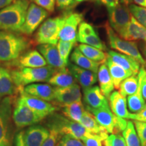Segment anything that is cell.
Listing matches in <instances>:
<instances>
[{
    "mask_svg": "<svg viewBox=\"0 0 146 146\" xmlns=\"http://www.w3.org/2000/svg\"><path fill=\"white\" fill-rule=\"evenodd\" d=\"M29 6L28 0H16L0 10V31H19L25 23Z\"/></svg>",
    "mask_w": 146,
    "mask_h": 146,
    "instance_id": "obj_1",
    "label": "cell"
},
{
    "mask_svg": "<svg viewBox=\"0 0 146 146\" xmlns=\"http://www.w3.org/2000/svg\"><path fill=\"white\" fill-rule=\"evenodd\" d=\"M29 47V42L23 36L14 32L0 31V61L18 59Z\"/></svg>",
    "mask_w": 146,
    "mask_h": 146,
    "instance_id": "obj_2",
    "label": "cell"
},
{
    "mask_svg": "<svg viewBox=\"0 0 146 146\" xmlns=\"http://www.w3.org/2000/svg\"><path fill=\"white\" fill-rule=\"evenodd\" d=\"M57 70L48 65L39 68H21L12 71L11 74L16 86L23 87L34 83L49 81Z\"/></svg>",
    "mask_w": 146,
    "mask_h": 146,
    "instance_id": "obj_3",
    "label": "cell"
},
{
    "mask_svg": "<svg viewBox=\"0 0 146 146\" xmlns=\"http://www.w3.org/2000/svg\"><path fill=\"white\" fill-rule=\"evenodd\" d=\"M52 114L47 123V127L56 129L62 135H68L80 140H83L87 137H100L89 132L79 123L73 121L60 114Z\"/></svg>",
    "mask_w": 146,
    "mask_h": 146,
    "instance_id": "obj_4",
    "label": "cell"
},
{
    "mask_svg": "<svg viewBox=\"0 0 146 146\" xmlns=\"http://www.w3.org/2000/svg\"><path fill=\"white\" fill-rule=\"evenodd\" d=\"M86 108L94 115L98 124L104 128L108 133L120 134L127 127L128 121L125 118L115 116L110 108L109 105L96 109Z\"/></svg>",
    "mask_w": 146,
    "mask_h": 146,
    "instance_id": "obj_5",
    "label": "cell"
},
{
    "mask_svg": "<svg viewBox=\"0 0 146 146\" xmlns=\"http://www.w3.org/2000/svg\"><path fill=\"white\" fill-rule=\"evenodd\" d=\"M106 31L108 36L110 46L113 50L119 52L121 54L131 56L138 61L141 65L144 66L145 61L141 52L139 50L135 42L125 40L119 36L118 34L111 28L108 23L105 25Z\"/></svg>",
    "mask_w": 146,
    "mask_h": 146,
    "instance_id": "obj_6",
    "label": "cell"
},
{
    "mask_svg": "<svg viewBox=\"0 0 146 146\" xmlns=\"http://www.w3.org/2000/svg\"><path fill=\"white\" fill-rule=\"evenodd\" d=\"M65 16L48 18L40 26L35 36L36 41L41 44L57 45L59 34L64 23Z\"/></svg>",
    "mask_w": 146,
    "mask_h": 146,
    "instance_id": "obj_7",
    "label": "cell"
},
{
    "mask_svg": "<svg viewBox=\"0 0 146 146\" xmlns=\"http://www.w3.org/2000/svg\"><path fill=\"white\" fill-rule=\"evenodd\" d=\"M107 10L109 25L120 37H123L132 17L129 7L119 3L116 7L107 8Z\"/></svg>",
    "mask_w": 146,
    "mask_h": 146,
    "instance_id": "obj_8",
    "label": "cell"
},
{
    "mask_svg": "<svg viewBox=\"0 0 146 146\" xmlns=\"http://www.w3.org/2000/svg\"><path fill=\"white\" fill-rule=\"evenodd\" d=\"M49 15L48 12L35 3L29 4L25 23L19 30L20 33L27 35L33 33Z\"/></svg>",
    "mask_w": 146,
    "mask_h": 146,
    "instance_id": "obj_9",
    "label": "cell"
},
{
    "mask_svg": "<svg viewBox=\"0 0 146 146\" xmlns=\"http://www.w3.org/2000/svg\"><path fill=\"white\" fill-rule=\"evenodd\" d=\"M12 117L15 125L19 128L34 125L42 120L25 103L21 97L16 102Z\"/></svg>",
    "mask_w": 146,
    "mask_h": 146,
    "instance_id": "obj_10",
    "label": "cell"
},
{
    "mask_svg": "<svg viewBox=\"0 0 146 146\" xmlns=\"http://www.w3.org/2000/svg\"><path fill=\"white\" fill-rule=\"evenodd\" d=\"M83 16L81 13L74 12L65 16V21L59 34L60 40L75 43L77 36V28L83 22Z\"/></svg>",
    "mask_w": 146,
    "mask_h": 146,
    "instance_id": "obj_11",
    "label": "cell"
},
{
    "mask_svg": "<svg viewBox=\"0 0 146 146\" xmlns=\"http://www.w3.org/2000/svg\"><path fill=\"white\" fill-rule=\"evenodd\" d=\"M21 98L25 103L41 119H43L49 115L54 114L55 111L57 110V107L49 103L48 102L29 96L25 94L23 91H22Z\"/></svg>",
    "mask_w": 146,
    "mask_h": 146,
    "instance_id": "obj_12",
    "label": "cell"
},
{
    "mask_svg": "<svg viewBox=\"0 0 146 146\" xmlns=\"http://www.w3.org/2000/svg\"><path fill=\"white\" fill-rule=\"evenodd\" d=\"M10 100L5 98L3 100V106L0 112V146H10Z\"/></svg>",
    "mask_w": 146,
    "mask_h": 146,
    "instance_id": "obj_13",
    "label": "cell"
},
{
    "mask_svg": "<svg viewBox=\"0 0 146 146\" xmlns=\"http://www.w3.org/2000/svg\"><path fill=\"white\" fill-rule=\"evenodd\" d=\"M81 87L77 83L67 87H55V100L60 106L81 101Z\"/></svg>",
    "mask_w": 146,
    "mask_h": 146,
    "instance_id": "obj_14",
    "label": "cell"
},
{
    "mask_svg": "<svg viewBox=\"0 0 146 146\" xmlns=\"http://www.w3.org/2000/svg\"><path fill=\"white\" fill-rule=\"evenodd\" d=\"M68 68L75 81L83 89L93 86L98 81V73L82 68L72 63H68Z\"/></svg>",
    "mask_w": 146,
    "mask_h": 146,
    "instance_id": "obj_15",
    "label": "cell"
},
{
    "mask_svg": "<svg viewBox=\"0 0 146 146\" xmlns=\"http://www.w3.org/2000/svg\"><path fill=\"white\" fill-rule=\"evenodd\" d=\"M50 134V131L41 125H32L24 132L23 139L26 146H42Z\"/></svg>",
    "mask_w": 146,
    "mask_h": 146,
    "instance_id": "obj_16",
    "label": "cell"
},
{
    "mask_svg": "<svg viewBox=\"0 0 146 146\" xmlns=\"http://www.w3.org/2000/svg\"><path fill=\"white\" fill-rule=\"evenodd\" d=\"M83 100L86 108H99L109 105L108 100L102 94L100 87L91 86L83 89Z\"/></svg>",
    "mask_w": 146,
    "mask_h": 146,
    "instance_id": "obj_17",
    "label": "cell"
},
{
    "mask_svg": "<svg viewBox=\"0 0 146 146\" xmlns=\"http://www.w3.org/2000/svg\"><path fill=\"white\" fill-rule=\"evenodd\" d=\"M38 50L45 58L49 66L58 70L64 69L67 67L60 57L56 45L41 44L38 46Z\"/></svg>",
    "mask_w": 146,
    "mask_h": 146,
    "instance_id": "obj_18",
    "label": "cell"
},
{
    "mask_svg": "<svg viewBox=\"0 0 146 146\" xmlns=\"http://www.w3.org/2000/svg\"><path fill=\"white\" fill-rule=\"evenodd\" d=\"M23 91L29 96L46 102H51L55 100V88L50 84H30L27 85Z\"/></svg>",
    "mask_w": 146,
    "mask_h": 146,
    "instance_id": "obj_19",
    "label": "cell"
},
{
    "mask_svg": "<svg viewBox=\"0 0 146 146\" xmlns=\"http://www.w3.org/2000/svg\"><path fill=\"white\" fill-rule=\"evenodd\" d=\"M108 99L109 101L110 108L115 116L125 119H129L131 113L128 110L126 98L122 96L119 91H114L111 93Z\"/></svg>",
    "mask_w": 146,
    "mask_h": 146,
    "instance_id": "obj_20",
    "label": "cell"
},
{
    "mask_svg": "<svg viewBox=\"0 0 146 146\" xmlns=\"http://www.w3.org/2000/svg\"><path fill=\"white\" fill-rule=\"evenodd\" d=\"M107 56L113 62L120 66L126 70L133 72L134 74H138L140 64L133 58L112 50L108 51Z\"/></svg>",
    "mask_w": 146,
    "mask_h": 146,
    "instance_id": "obj_21",
    "label": "cell"
},
{
    "mask_svg": "<svg viewBox=\"0 0 146 146\" xmlns=\"http://www.w3.org/2000/svg\"><path fill=\"white\" fill-rule=\"evenodd\" d=\"M79 123L83 125L89 132L95 135L99 136L103 141L108 136V133L107 131L98 124L94 115L87 110H85L84 112Z\"/></svg>",
    "mask_w": 146,
    "mask_h": 146,
    "instance_id": "obj_22",
    "label": "cell"
},
{
    "mask_svg": "<svg viewBox=\"0 0 146 146\" xmlns=\"http://www.w3.org/2000/svg\"><path fill=\"white\" fill-rule=\"evenodd\" d=\"M18 64L21 68H39L47 66L45 58L37 50H31L21 55Z\"/></svg>",
    "mask_w": 146,
    "mask_h": 146,
    "instance_id": "obj_23",
    "label": "cell"
},
{
    "mask_svg": "<svg viewBox=\"0 0 146 146\" xmlns=\"http://www.w3.org/2000/svg\"><path fill=\"white\" fill-rule=\"evenodd\" d=\"M139 86L137 90L134 94L127 97V108L132 113L141 112L145 107V102L141 93V77L142 70L140 68L138 72Z\"/></svg>",
    "mask_w": 146,
    "mask_h": 146,
    "instance_id": "obj_24",
    "label": "cell"
},
{
    "mask_svg": "<svg viewBox=\"0 0 146 146\" xmlns=\"http://www.w3.org/2000/svg\"><path fill=\"white\" fill-rule=\"evenodd\" d=\"M98 80L100 90L106 98H108L111 93L114 91V85L110 74L106 64L103 63L100 66L98 72Z\"/></svg>",
    "mask_w": 146,
    "mask_h": 146,
    "instance_id": "obj_25",
    "label": "cell"
},
{
    "mask_svg": "<svg viewBox=\"0 0 146 146\" xmlns=\"http://www.w3.org/2000/svg\"><path fill=\"white\" fill-rule=\"evenodd\" d=\"M123 39L128 41L141 40L146 43V28L132 16Z\"/></svg>",
    "mask_w": 146,
    "mask_h": 146,
    "instance_id": "obj_26",
    "label": "cell"
},
{
    "mask_svg": "<svg viewBox=\"0 0 146 146\" xmlns=\"http://www.w3.org/2000/svg\"><path fill=\"white\" fill-rule=\"evenodd\" d=\"M105 63L106 64L108 68L113 83H114V88L116 89H119L120 83L125 78L134 74L133 72L126 70L125 69H124L120 66L113 62L108 56Z\"/></svg>",
    "mask_w": 146,
    "mask_h": 146,
    "instance_id": "obj_27",
    "label": "cell"
},
{
    "mask_svg": "<svg viewBox=\"0 0 146 146\" xmlns=\"http://www.w3.org/2000/svg\"><path fill=\"white\" fill-rule=\"evenodd\" d=\"M70 59L71 61L75 65L82 68L93 71L96 73H98L100 65H101V64L96 62L89 59L85 55L82 54V52L78 50V47H76L73 51L71 54Z\"/></svg>",
    "mask_w": 146,
    "mask_h": 146,
    "instance_id": "obj_28",
    "label": "cell"
},
{
    "mask_svg": "<svg viewBox=\"0 0 146 146\" xmlns=\"http://www.w3.org/2000/svg\"><path fill=\"white\" fill-rule=\"evenodd\" d=\"M48 82L56 87H67L76 83L75 79L67 68L56 71Z\"/></svg>",
    "mask_w": 146,
    "mask_h": 146,
    "instance_id": "obj_29",
    "label": "cell"
},
{
    "mask_svg": "<svg viewBox=\"0 0 146 146\" xmlns=\"http://www.w3.org/2000/svg\"><path fill=\"white\" fill-rule=\"evenodd\" d=\"M15 86L11 73L0 66V97L13 95L15 92Z\"/></svg>",
    "mask_w": 146,
    "mask_h": 146,
    "instance_id": "obj_30",
    "label": "cell"
},
{
    "mask_svg": "<svg viewBox=\"0 0 146 146\" xmlns=\"http://www.w3.org/2000/svg\"><path fill=\"white\" fill-rule=\"evenodd\" d=\"M60 107L62 108V111L66 117L77 123H80L85 110L81 100L74 102Z\"/></svg>",
    "mask_w": 146,
    "mask_h": 146,
    "instance_id": "obj_31",
    "label": "cell"
},
{
    "mask_svg": "<svg viewBox=\"0 0 146 146\" xmlns=\"http://www.w3.org/2000/svg\"><path fill=\"white\" fill-rule=\"evenodd\" d=\"M78 49L82 52V54L85 55L86 57L93 61L98 62L100 64L105 63L106 60L107 58V54H106L102 50L96 48V47L90 46V45L86 44L78 45L77 47Z\"/></svg>",
    "mask_w": 146,
    "mask_h": 146,
    "instance_id": "obj_32",
    "label": "cell"
},
{
    "mask_svg": "<svg viewBox=\"0 0 146 146\" xmlns=\"http://www.w3.org/2000/svg\"><path fill=\"white\" fill-rule=\"evenodd\" d=\"M139 86V78L137 74H133L125 78L120 83L119 92L122 96L127 98L136 92Z\"/></svg>",
    "mask_w": 146,
    "mask_h": 146,
    "instance_id": "obj_33",
    "label": "cell"
},
{
    "mask_svg": "<svg viewBox=\"0 0 146 146\" xmlns=\"http://www.w3.org/2000/svg\"><path fill=\"white\" fill-rule=\"evenodd\" d=\"M122 135L125 139L127 146H141L139 138L133 122H127V126L122 133Z\"/></svg>",
    "mask_w": 146,
    "mask_h": 146,
    "instance_id": "obj_34",
    "label": "cell"
},
{
    "mask_svg": "<svg viewBox=\"0 0 146 146\" xmlns=\"http://www.w3.org/2000/svg\"><path fill=\"white\" fill-rule=\"evenodd\" d=\"M76 41L80 42L83 44H86L90 46L94 47L100 50H106V47L104 43L102 41L98 34L91 35L88 36H76Z\"/></svg>",
    "mask_w": 146,
    "mask_h": 146,
    "instance_id": "obj_35",
    "label": "cell"
},
{
    "mask_svg": "<svg viewBox=\"0 0 146 146\" xmlns=\"http://www.w3.org/2000/svg\"><path fill=\"white\" fill-rule=\"evenodd\" d=\"M74 42L71 41H64L59 40L57 43V48L59 52L60 56L64 64L68 66V59L69 56L72 51L73 47L74 45Z\"/></svg>",
    "mask_w": 146,
    "mask_h": 146,
    "instance_id": "obj_36",
    "label": "cell"
},
{
    "mask_svg": "<svg viewBox=\"0 0 146 146\" xmlns=\"http://www.w3.org/2000/svg\"><path fill=\"white\" fill-rule=\"evenodd\" d=\"M131 15L146 28V9L131 3L129 5Z\"/></svg>",
    "mask_w": 146,
    "mask_h": 146,
    "instance_id": "obj_37",
    "label": "cell"
},
{
    "mask_svg": "<svg viewBox=\"0 0 146 146\" xmlns=\"http://www.w3.org/2000/svg\"><path fill=\"white\" fill-rule=\"evenodd\" d=\"M104 146H127L123 136L120 134H111L103 141Z\"/></svg>",
    "mask_w": 146,
    "mask_h": 146,
    "instance_id": "obj_38",
    "label": "cell"
},
{
    "mask_svg": "<svg viewBox=\"0 0 146 146\" xmlns=\"http://www.w3.org/2000/svg\"><path fill=\"white\" fill-rule=\"evenodd\" d=\"M133 123L139 138L141 146H146V123L135 120Z\"/></svg>",
    "mask_w": 146,
    "mask_h": 146,
    "instance_id": "obj_39",
    "label": "cell"
},
{
    "mask_svg": "<svg viewBox=\"0 0 146 146\" xmlns=\"http://www.w3.org/2000/svg\"><path fill=\"white\" fill-rule=\"evenodd\" d=\"M49 129L50 134L43 142L42 146H56L60 137H62V135L54 128L49 127Z\"/></svg>",
    "mask_w": 146,
    "mask_h": 146,
    "instance_id": "obj_40",
    "label": "cell"
},
{
    "mask_svg": "<svg viewBox=\"0 0 146 146\" xmlns=\"http://www.w3.org/2000/svg\"><path fill=\"white\" fill-rule=\"evenodd\" d=\"M59 146H85L83 141L80 139L72 137V136L64 135L62 136Z\"/></svg>",
    "mask_w": 146,
    "mask_h": 146,
    "instance_id": "obj_41",
    "label": "cell"
},
{
    "mask_svg": "<svg viewBox=\"0 0 146 146\" xmlns=\"http://www.w3.org/2000/svg\"><path fill=\"white\" fill-rule=\"evenodd\" d=\"M97 33L95 31L94 27L90 24L82 22L78 26V30L77 35L79 36H88L91 35L96 34Z\"/></svg>",
    "mask_w": 146,
    "mask_h": 146,
    "instance_id": "obj_42",
    "label": "cell"
},
{
    "mask_svg": "<svg viewBox=\"0 0 146 146\" xmlns=\"http://www.w3.org/2000/svg\"><path fill=\"white\" fill-rule=\"evenodd\" d=\"M33 2L41 7L47 12H53L54 11L56 0H33Z\"/></svg>",
    "mask_w": 146,
    "mask_h": 146,
    "instance_id": "obj_43",
    "label": "cell"
},
{
    "mask_svg": "<svg viewBox=\"0 0 146 146\" xmlns=\"http://www.w3.org/2000/svg\"><path fill=\"white\" fill-rule=\"evenodd\" d=\"M58 8L63 10H68L77 4L75 0H56Z\"/></svg>",
    "mask_w": 146,
    "mask_h": 146,
    "instance_id": "obj_44",
    "label": "cell"
},
{
    "mask_svg": "<svg viewBox=\"0 0 146 146\" xmlns=\"http://www.w3.org/2000/svg\"><path fill=\"white\" fill-rule=\"evenodd\" d=\"M82 141L85 146H102L103 140L100 137H87Z\"/></svg>",
    "mask_w": 146,
    "mask_h": 146,
    "instance_id": "obj_45",
    "label": "cell"
},
{
    "mask_svg": "<svg viewBox=\"0 0 146 146\" xmlns=\"http://www.w3.org/2000/svg\"><path fill=\"white\" fill-rule=\"evenodd\" d=\"M129 119L146 123V108L138 113H132L129 115Z\"/></svg>",
    "mask_w": 146,
    "mask_h": 146,
    "instance_id": "obj_46",
    "label": "cell"
},
{
    "mask_svg": "<svg viewBox=\"0 0 146 146\" xmlns=\"http://www.w3.org/2000/svg\"><path fill=\"white\" fill-rule=\"evenodd\" d=\"M142 77H141V93L143 99L146 100V69L145 67L142 66Z\"/></svg>",
    "mask_w": 146,
    "mask_h": 146,
    "instance_id": "obj_47",
    "label": "cell"
},
{
    "mask_svg": "<svg viewBox=\"0 0 146 146\" xmlns=\"http://www.w3.org/2000/svg\"><path fill=\"white\" fill-rule=\"evenodd\" d=\"M99 3L104 5L107 8H114L120 3V0H100Z\"/></svg>",
    "mask_w": 146,
    "mask_h": 146,
    "instance_id": "obj_48",
    "label": "cell"
},
{
    "mask_svg": "<svg viewBox=\"0 0 146 146\" xmlns=\"http://www.w3.org/2000/svg\"><path fill=\"white\" fill-rule=\"evenodd\" d=\"M24 131H21L17 134L16 137V146H26L23 139Z\"/></svg>",
    "mask_w": 146,
    "mask_h": 146,
    "instance_id": "obj_49",
    "label": "cell"
},
{
    "mask_svg": "<svg viewBox=\"0 0 146 146\" xmlns=\"http://www.w3.org/2000/svg\"><path fill=\"white\" fill-rule=\"evenodd\" d=\"M12 1L13 0H0V10L11 4Z\"/></svg>",
    "mask_w": 146,
    "mask_h": 146,
    "instance_id": "obj_50",
    "label": "cell"
},
{
    "mask_svg": "<svg viewBox=\"0 0 146 146\" xmlns=\"http://www.w3.org/2000/svg\"><path fill=\"white\" fill-rule=\"evenodd\" d=\"M133 1L139 6L146 9V0H133Z\"/></svg>",
    "mask_w": 146,
    "mask_h": 146,
    "instance_id": "obj_51",
    "label": "cell"
},
{
    "mask_svg": "<svg viewBox=\"0 0 146 146\" xmlns=\"http://www.w3.org/2000/svg\"><path fill=\"white\" fill-rule=\"evenodd\" d=\"M142 56H143L144 61H145V65H144V67L146 68V43L144 45L143 49H142Z\"/></svg>",
    "mask_w": 146,
    "mask_h": 146,
    "instance_id": "obj_52",
    "label": "cell"
},
{
    "mask_svg": "<svg viewBox=\"0 0 146 146\" xmlns=\"http://www.w3.org/2000/svg\"><path fill=\"white\" fill-rule=\"evenodd\" d=\"M122 4H124L127 6H129V5L133 3V0H120Z\"/></svg>",
    "mask_w": 146,
    "mask_h": 146,
    "instance_id": "obj_53",
    "label": "cell"
},
{
    "mask_svg": "<svg viewBox=\"0 0 146 146\" xmlns=\"http://www.w3.org/2000/svg\"><path fill=\"white\" fill-rule=\"evenodd\" d=\"M91 1V0H75L76 3L85 2V1Z\"/></svg>",
    "mask_w": 146,
    "mask_h": 146,
    "instance_id": "obj_54",
    "label": "cell"
},
{
    "mask_svg": "<svg viewBox=\"0 0 146 146\" xmlns=\"http://www.w3.org/2000/svg\"><path fill=\"white\" fill-rule=\"evenodd\" d=\"M2 106H3V100L0 102V112H1V109H2Z\"/></svg>",
    "mask_w": 146,
    "mask_h": 146,
    "instance_id": "obj_55",
    "label": "cell"
},
{
    "mask_svg": "<svg viewBox=\"0 0 146 146\" xmlns=\"http://www.w3.org/2000/svg\"><path fill=\"white\" fill-rule=\"evenodd\" d=\"M92 1H96V2H98V3H99V1H100V0H92Z\"/></svg>",
    "mask_w": 146,
    "mask_h": 146,
    "instance_id": "obj_56",
    "label": "cell"
},
{
    "mask_svg": "<svg viewBox=\"0 0 146 146\" xmlns=\"http://www.w3.org/2000/svg\"><path fill=\"white\" fill-rule=\"evenodd\" d=\"M145 108H146V104H145Z\"/></svg>",
    "mask_w": 146,
    "mask_h": 146,
    "instance_id": "obj_57",
    "label": "cell"
},
{
    "mask_svg": "<svg viewBox=\"0 0 146 146\" xmlns=\"http://www.w3.org/2000/svg\"><path fill=\"white\" fill-rule=\"evenodd\" d=\"M57 146H59V145H57Z\"/></svg>",
    "mask_w": 146,
    "mask_h": 146,
    "instance_id": "obj_58",
    "label": "cell"
}]
</instances>
